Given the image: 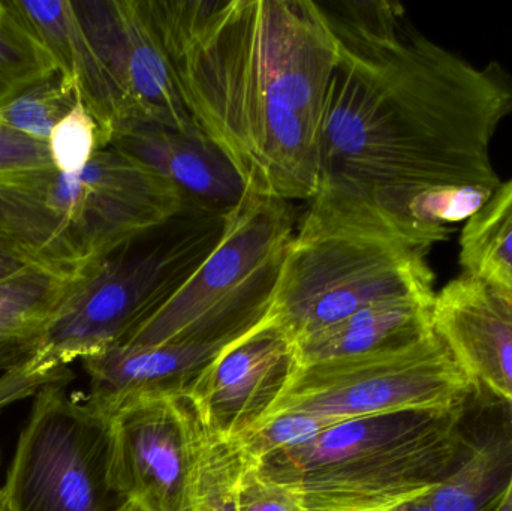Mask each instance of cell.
I'll return each mask as SVG.
<instances>
[{
  "instance_id": "9c48e42d",
  "label": "cell",
  "mask_w": 512,
  "mask_h": 511,
  "mask_svg": "<svg viewBox=\"0 0 512 511\" xmlns=\"http://www.w3.org/2000/svg\"><path fill=\"white\" fill-rule=\"evenodd\" d=\"M475 393L471 378L432 332L402 347L295 366L258 425L289 413L342 420L396 413H456L466 411Z\"/></svg>"
},
{
  "instance_id": "3957f363",
  "label": "cell",
  "mask_w": 512,
  "mask_h": 511,
  "mask_svg": "<svg viewBox=\"0 0 512 511\" xmlns=\"http://www.w3.org/2000/svg\"><path fill=\"white\" fill-rule=\"evenodd\" d=\"M185 207L167 182L113 147L80 173L47 167L0 176L3 230L62 275H80Z\"/></svg>"
},
{
  "instance_id": "cb8c5ba5",
  "label": "cell",
  "mask_w": 512,
  "mask_h": 511,
  "mask_svg": "<svg viewBox=\"0 0 512 511\" xmlns=\"http://www.w3.org/2000/svg\"><path fill=\"white\" fill-rule=\"evenodd\" d=\"M47 143L53 167L68 174L80 173L99 150L107 149L98 122L80 98L54 126Z\"/></svg>"
},
{
  "instance_id": "484cf974",
  "label": "cell",
  "mask_w": 512,
  "mask_h": 511,
  "mask_svg": "<svg viewBox=\"0 0 512 511\" xmlns=\"http://www.w3.org/2000/svg\"><path fill=\"white\" fill-rule=\"evenodd\" d=\"M62 372H45L29 359H23L0 374V414L18 402L33 398L48 384L63 383Z\"/></svg>"
},
{
  "instance_id": "ac0fdd59",
  "label": "cell",
  "mask_w": 512,
  "mask_h": 511,
  "mask_svg": "<svg viewBox=\"0 0 512 511\" xmlns=\"http://www.w3.org/2000/svg\"><path fill=\"white\" fill-rule=\"evenodd\" d=\"M512 479V434L472 443L463 461L426 495L432 511H492Z\"/></svg>"
},
{
  "instance_id": "5b68a950",
  "label": "cell",
  "mask_w": 512,
  "mask_h": 511,
  "mask_svg": "<svg viewBox=\"0 0 512 511\" xmlns=\"http://www.w3.org/2000/svg\"><path fill=\"white\" fill-rule=\"evenodd\" d=\"M36 32L57 74L95 117L105 146L131 123L203 135L183 104L147 0L68 2Z\"/></svg>"
},
{
  "instance_id": "ba28073f",
  "label": "cell",
  "mask_w": 512,
  "mask_h": 511,
  "mask_svg": "<svg viewBox=\"0 0 512 511\" xmlns=\"http://www.w3.org/2000/svg\"><path fill=\"white\" fill-rule=\"evenodd\" d=\"M424 257L387 234L303 216L267 317L295 342L376 303L435 297Z\"/></svg>"
},
{
  "instance_id": "8992f818",
  "label": "cell",
  "mask_w": 512,
  "mask_h": 511,
  "mask_svg": "<svg viewBox=\"0 0 512 511\" xmlns=\"http://www.w3.org/2000/svg\"><path fill=\"white\" fill-rule=\"evenodd\" d=\"M465 414L396 413L348 420L254 470L265 479H297L303 491L343 506L417 500L471 450L460 426Z\"/></svg>"
},
{
  "instance_id": "603a6c76",
  "label": "cell",
  "mask_w": 512,
  "mask_h": 511,
  "mask_svg": "<svg viewBox=\"0 0 512 511\" xmlns=\"http://www.w3.org/2000/svg\"><path fill=\"white\" fill-rule=\"evenodd\" d=\"M348 420L312 413H289L271 417L251 431L237 437L252 468L277 453L312 443L328 429Z\"/></svg>"
},
{
  "instance_id": "7402d4cb",
  "label": "cell",
  "mask_w": 512,
  "mask_h": 511,
  "mask_svg": "<svg viewBox=\"0 0 512 511\" xmlns=\"http://www.w3.org/2000/svg\"><path fill=\"white\" fill-rule=\"evenodd\" d=\"M77 99V90L57 74L0 108V122L36 140L48 141L54 126L72 110Z\"/></svg>"
},
{
  "instance_id": "d6986e66",
  "label": "cell",
  "mask_w": 512,
  "mask_h": 511,
  "mask_svg": "<svg viewBox=\"0 0 512 511\" xmlns=\"http://www.w3.org/2000/svg\"><path fill=\"white\" fill-rule=\"evenodd\" d=\"M463 275L512 296V179L468 219L460 236Z\"/></svg>"
},
{
  "instance_id": "f1b7e54d",
  "label": "cell",
  "mask_w": 512,
  "mask_h": 511,
  "mask_svg": "<svg viewBox=\"0 0 512 511\" xmlns=\"http://www.w3.org/2000/svg\"><path fill=\"white\" fill-rule=\"evenodd\" d=\"M306 511H322V510H306ZM339 511H432L427 504L426 497L418 498V500L409 501V503L397 504V506L378 507V509L364 510H339Z\"/></svg>"
},
{
  "instance_id": "d6a6232c",
  "label": "cell",
  "mask_w": 512,
  "mask_h": 511,
  "mask_svg": "<svg viewBox=\"0 0 512 511\" xmlns=\"http://www.w3.org/2000/svg\"><path fill=\"white\" fill-rule=\"evenodd\" d=\"M0 511H8V504H6L5 491L0 488Z\"/></svg>"
},
{
  "instance_id": "7a4b0ae2",
  "label": "cell",
  "mask_w": 512,
  "mask_h": 511,
  "mask_svg": "<svg viewBox=\"0 0 512 511\" xmlns=\"http://www.w3.org/2000/svg\"><path fill=\"white\" fill-rule=\"evenodd\" d=\"M198 131L246 188L306 200L318 188L336 44L310 0H147Z\"/></svg>"
},
{
  "instance_id": "4316f807",
  "label": "cell",
  "mask_w": 512,
  "mask_h": 511,
  "mask_svg": "<svg viewBox=\"0 0 512 511\" xmlns=\"http://www.w3.org/2000/svg\"><path fill=\"white\" fill-rule=\"evenodd\" d=\"M240 511H306L300 498L282 483L259 476L249 465L240 491Z\"/></svg>"
},
{
  "instance_id": "52a82bcc",
  "label": "cell",
  "mask_w": 512,
  "mask_h": 511,
  "mask_svg": "<svg viewBox=\"0 0 512 511\" xmlns=\"http://www.w3.org/2000/svg\"><path fill=\"white\" fill-rule=\"evenodd\" d=\"M295 231L291 203L248 189L209 257L120 344L236 341L267 317Z\"/></svg>"
},
{
  "instance_id": "30bf717a",
  "label": "cell",
  "mask_w": 512,
  "mask_h": 511,
  "mask_svg": "<svg viewBox=\"0 0 512 511\" xmlns=\"http://www.w3.org/2000/svg\"><path fill=\"white\" fill-rule=\"evenodd\" d=\"M48 384L33 396L3 485L8 511H116L107 432L86 395Z\"/></svg>"
},
{
  "instance_id": "ffe728a7",
  "label": "cell",
  "mask_w": 512,
  "mask_h": 511,
  "mask_svg": "<svg viewBox=\"0 0 512 511\" xmlns=\"http://www.w3.org/2000/svg\"><path fill=\"white\" fill-rule=\"evenodd\" d=\"M249 462L237 438L204 425L189 477L186 511H240V491Z\"/></svg>"
},
{
  "instance_id": "9a60e30c",
  "label": "cell",
  "mask_w": 512,
  "mask_h": 511,
  "mask_svg": "<svg viewBox=\"0 0 512 511\" xmlns=\"http://www.w3.org/2000/svg\"><path fill=\"white\" fill-rule=\"evenodd\" d=\"M231 342L113 345L81 360L89 375L87 401L102 405L138 393L186 390L201 369Z\"/></svg>"
},
{
  "instance_id": "6da1fadb",
  "label": "cell",
  "mask_w": 512,
  "mask_h": 511,
  "mask_svg": "<svg viewBox=\"0 0 512 511\" xmlns=\"http://www.w3.org/2000/svg\"><path fill=\"white\" fill-rule=\"evenodd\" d=\"M319 3V2H318ZM336 44L318 188L304 215L426 252L501 186L490 144L512 113V78L475 68L385 0L319 3Z\"/></svg>"
},
{
  "instance_id": "7c38bea8",
  "label": "cell",
  "mask_w": 512,
  "mask_h": 511,
  "mask_svg": "<svg viewBox=\"0 0 512 511\" xmlns=\"http://www.w3.org/2000/svg\"><path fill=\"white\" fill-rule=\"evenodd\" d=\"M295 366L294 341L265 317L204 366L186 393L210 431L237 438L258 425Z\"/></svg>"
},
{
  "instance_id": "f546056e",
  "label": "cell",
  "mask_w": 512,
  "mask_h": 511,
  "mask_svg": "<svg viewBox=\"0 0 512 511\" xmlns=\"http://www.w3.org/2000/svg\"><path fill=\"white\" fill-rule=\"evenodd\" d=\"M116 511H159L150 504L141 503V501H125L120 504Z\"/></svg>"
},
{
  "instance_id": "1f68e13d",
  "label": "cell",
  "mask_w": 512,
  "mask_h": 511,
  "mask_svg": "<svg viewBox=\"0 0 512 511\" xmlns=\"http://www.w3.org/2000/svg\"><path fill=\"white\" fill-rule=\"evenodd\" d=\"M21 360L14 359V357L6 356V354L0 353V371H6L11 366L17 365Z\"/></svg>"
},
{
  "instance_id": "83f0119b",
  "label": "cell",
  "mask_w": 512,
  "mask_h": 511,
  "mask_svg": "<svg viewBox=\"0 0 512 511\" xmlns=\"http://www.w3.org/2000/svg\"><path fill=\"white\" fill-rule=\"evenodd\" d=\"M33 264L36 263L26 249L0 225V281L23 272Z\"/></svg>"
},
{
  "instance_id": "e0dca14e",
  "label": "cell",
  "mask_w": 512,
  "mask_h": 511,
  "mask_svg": "<svg viewBox=\"0 0 512 511\" xmlns=\"http://www.w3.org/2000/svg\"><path fill=\"white\" fill-rule=\"evenodd\" d=\"M75 278L33 264L0 281V353L17 360L27 357Z\"/></svg>"
},
{
  "instance_id": "44dd1931",
  "label": "cell",
  "mask_w": 512,
  "mask_h": 511,
  "mask_svg": "<svg viewBox=\"0 0 512 511\" xmlns=\"http://www.w3.org/2000/svg\"><path fill=\"white\" fill-rule=\"evenodd\" d=\"M54 75L57 69L45 48L15 14L11 2L0 0V108Z\"/></svg>"
},
{
  "instance_id": "8fae6325",
  "label": "cell",
  "mask_w": 512,
  "mask_h": 511,
  "mask_svg": "<svg viewBox=\"0 0 512 511\" xmlns=\"http://www.w3.org/2000/svg\"><path fill=\"white\" fill-rule=\"evenodd\" d=\"M90 405L105 423L111 494L120 503L141 501L159 511H186L192 462L204 431L186 390Z\"/></svg>"
},
{
  "instance_id": "4fadbf2b",
  "label": "cell",
  "mask_w": 512,
  "mask_h": 511,
  "mask_svg": "<svg viewBox=\"0 0 512 511\" xmlns=\"http://www.w3.org/2000/svg\"><path fill=\"white\" fill-rule=\"evenodd\" d=\"M433 332L477 390L512 401V296L468 275L436 293Z\"/></svg>"
},
{
  "instance_id": "277c9868",
  "label": "cell",
  "mask_w": 512,
  "mask_h": 511,
  "mask_svg": "<svg viewBox=\"0 0 512 511\" xmlns=\"http://www.w3.org/2000/svg\"><path fill=\"white\" fill-rule=\"evenodd\" d=\"M227 215L185 207L92 264L74 279L27 357L44 371H65L120 344L209 257Z\"/></svg>"
},
{
  "instance_id": "836d02e7",
  "label": "cell",
  "mask_w": 512,
  "mask_h": 511,
  "mask_svg": "<svg viewBox=\"0 0 512 511\" xmlns=\"http://www.w3.org/2000/svg\"><path fill=\"white\" fill-rule=\"evenodd\" d=\"M508 407H510V414H511V422H512V401L510 402V404H507Z\"/></svg>"
},
{
  "instance_id": "4dcf8cb0",
  "label": "cell",
  "mask_w": 512,
  "mask_h": 511,
  "mask_svg": "<svg viewBox=\"0 0 512 511\" xmlns=\"http://www.w3.org/2000/svg\"><path fill=\"white\" fill-rule=\"evenodd\" d=\"M492 511H512V479L510 486L505 491L504 497L501 498L495 509Z\"/></svg>"
},
{
  "instance_id": "d4e9b609",
  "label": "cell",
  "mask_w": 512,
  "mask_h": 511,
  "mask_svg": "<svg viewBox=\"0 0 512 511\" xmlns=\"http://www.w3.org/2000/svg\"><path fill=\"white\" fill-rule=\"evenodd\" d=\"M53 167L47 141L21 134L0 122V176Z\"/></svg>"
},
{
  "instance_id": "2e32d148",
  "label": "cell",
  "mask_w": 512,
  "mask_h": 511,
  "mask_svg": "<svg viewBox=\"0 0 512 511\" xmlns=\"http://www.w3.org/2000/svg\"><path fill=\"white\" fill-rule=\"evenodd\" d=\"M435 297H408L367 306L294 342L297 366L402 347L433 332Z\"/></svg>"
},
{
  "instance_id": "5bb4252c",
  "label": "cell",
  "mask_w": 512,
  "mask_h": 511,
  "mask_svg": "<svg viewBox=\"0 0 512 511\" xmlns=\"http://www.w3.org/2000/svg\"><path fill=\"white\" fill-rule=\"evenodd\" d=\"M108 147L161 177L186 207L227 215L248 191L233 162L204 135L131 123L114 132Z\"/></svg>"
}]
</instances>
